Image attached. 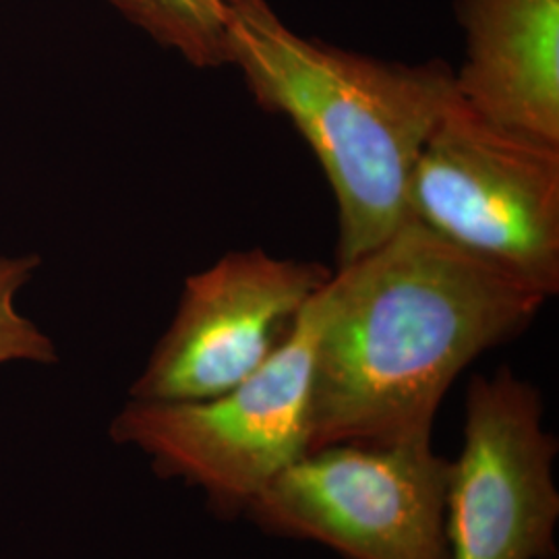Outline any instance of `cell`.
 Here are the masks:
<instances>
[{"mask_svg": "<svg viewBox=\"0 0 559 559\" xmlns=\"http://www.w3.org/2000/svg\"><path fill=\"white\" fill-rule=\"evenodd\" d=\"M318 295L288 340L247 380L195 402L131 400L110 423L112 441L138 448L162 479L201 489L218 516L247 512L309 452Z\"/></svg>", "mask_w": 559, "mask_h": 559, "instance_id": "obj_4", "label": "cell"}, {"mask_svg": "<svg viewBox=\"0 0 559 559\" xmlns=\"http://www.w3.org/2000/svg\"><path fill=\"white\" fill-rule=\"evenodd\" d=\"M120 15L198 69L230 64L224 0H108Z\"/></svg>", "mask_w": 559, "mask_h": 559, "instance_id": "obj_9", "label": "cell"}, {"mask_svg": "<svg viewBox=\"0 0 559 559\" xmlns=\"http://www.w3.org/2000/svg\"><path fill=\"white\" fill-rule=\"evenodd\" d=\"M332 278L316 261L235 251L185 280L177 313L131 388V400L214 399L258 371Z\"/></svg>", "mask_w": 559, "mask_h": 559, "instance_id": "obj_7", "label": "cell"}, {"mask_svg": "<svg viewBox=\"0 0 559 559\" xmlns=\"http://www.w3.org/2000/svg\"><path fill=\"white\" fill-rule=\"evenodd\" d=\"M448 471L431 440L323 445L284 468L247 514L346 559H450Z\"/></svg>", "mask_w": 559, "mask_h": 559, "instance_id": "obj_5", "label": "cell"}, {"mask_svg": "<svg viewBox=\"0 0 559 559\" xmlns=\"http://www.w3.org/2000/svg\"><path fill=\"white\" fill-rule=\"evenodd\" d=\"M406 221L551 299L559 290V145L480 119L454 92L420 145Z\"/></svg>", "mask_w": 559, "mask_h": 559, "instance_id": "obj_3", "label": "cell"}, {"mask_svg": "<svg viewBox=\"0 0 559 559\" xmlns=\"http://www.w3.org/2000/svg\"><path fill=\"white\" fill-rule=\"evenodd\" d=\"M454 92L480 119L559 145V0H459Z\"/></svg>", "mask_w": 559, "mask_h": 559, "instance_id": "obj_8", "label": "cell"}, {"mask_svg": "<svg viewBox=\"0 0 559 559\" xmlns=\"http://www.w3.org/2000/svg\"><path fill=\"white\" fill-rule=\"evenodd\" d=\"M558 440L543 427L540 392L512 369L475 376L464 400V441L450 460V559H547L554 554Z\"/></svg>", "mask_w": 559, "mask_h": 559, "instance_id": "obj_6", "label": "cell"}, {"mask_svg": "<svg viewBox=\"0 0 559 559\" xmlns=\"http://www.w3.org/2000/svg\"><path fill=\"white\" fill-rule=\"evenodd\" d=\"M38 265V255H0V365L15 360L50 365L57 360L55 342L15 307L17 293Z\"/></svg>", "mask_w": 559, "mask_h": 559, "instance_id": "obj_10", "label": "cell"}, {"mask_svg": "<svg viewBox=\"0 0 559 559\" xmlns=\"http://www.w3.org/2000/svg\"><path fill=\"white\" fill-rule=\"evenodd\" d=\"M545 297L417 222L318 295L309 452L334 443L431 440L448 388L520 336Z\"/></svg>", "mask_w": 559, "mask_h": 559, "instance_id": "obj_1", "label": "cell"}, {"mask_svg": "<svg viewBox=\"0 0 559 559\" xmlns=\"http://www.w3.org/2000/svg\"><path fill=\"white\" fill-rule=\"evenodd\" d=\"M230 64L263 110L293 122L338 207V267L380 247L406 221L420 145L454 98L441 60L402 64L293 32L267 0H224Z\"/></svg>", "mask_w": 559, "mask_h": 559, "instance_id": "obj_2", "label": "cell"}]
</instances>
